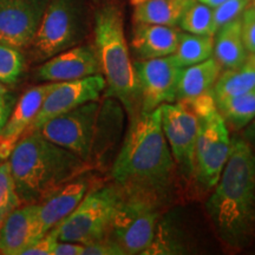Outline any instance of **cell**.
Returning a JSON list of instances; mask_svg holds the SVG:
<instances>
[{"mask_svg":"<svg viewBox=\"0 0 255 255\" xmlns=\"http://www.w3.org/2000/svg\"><path fill=\"white\" fill-rule=\"evenodd\" d=\"M175 164L163 129L161 107L131 119L122 149L111 170L115 183L126 194H136L163 206L173 189Z\"/></svg>","mask_w":255,"mask_h":255,"instance_id":"cell-1","label":"cell"},{"mask_svg":"<svg viewBox=\"0 0 255 255\" xmlns=\"http://www.w3.org/2000/svg\"><path fill=\"white\" fill-rule=\"evenodd\" d=\"M213 189L206 207L219 237L229 247H244L255 232V152L245 138L232 139Z\"/></svg>","mask_w":255,"mask_h":255,"instance_id":"cell-2","label":"cell"},{"mask_svg":"<svg viewBox=\"0 0 255 255\" xmlns=\"http://www.w3.org/2000/svg\"><path fill=\"white\" fill-rule=\"evenodd\" d=\"M8 162L23 205L41 202L89 169L88 162L47 141L38 131L19 139Z\"/></svg>","mask_w":255,"mask_h":255,"instance_id":"cell-3","label":"cell"},{"mask_svg":"<svg viewBox=\"0 0 255 255\" xmlns=\"http://www.w3.org/2000/svg\"><path fill=\"white\" fill-rule=\"evenodd\" d=\"M95 49L105 81V98L120 101L130 120L141 113V95L133 62L124 36L123 15L114 4L95 13Z\"/></svg>","mask_w":255,"mask_h":255,"instance_id":"cell-4","label":"cell"},{"mask_svg":"<svg viewBox=\"0 0 255 255\" xmlns=\"http://www.w3.org/2000/svg\"><path fill=\"white\" fill-rule=\"evenodd\" d=\"M195 111L200 122L195 148L194 178L205 190L213 189L231 154L232 139L228 127L219 114L212 91L193 101H186Z\"/></svg>","mask_w":255,"mask_h":255,"instance_id":"cell-5","label":"cell"},{"mask_svg":"<svg viewBox=\"0 0 255 255\" xmlns=\"http://www.w3.org/2000/svg\"><path fill=\"white\" fill-rule=\"evenodd\" d=\"M122 197L123 191L116 183L88 191L77 208L57 226L58 240L88 245L109 237Z\"/></svg>","mask_w":255,"mask_h":255,"instance_id":"cell-6","label":"cell"},{"mask_svg":"<svg viewBox=\"0 0 255 255\" xmlns=\"http://www.w3.org/2000/svg\"><path fill=\"white\" fill-rule=\"evenodd\" d=\"M85 34V19L79 0H50L30 46L36 62L76 46Z\"/></svg>","mask_w":255,"mask_h":255,"instance_id":"cell-7","label":"cell"},{"mask_svg":"<svg viewBox=\"0 0 255 255\" xmlns=\"http://www.w3.org/2000/svg\"><path fill=\"white\" fill-rule=\"evenodd\" d=\"M161 205L149 197L123 193L109 237L126 254H143L154 237Z\"/></svg>","mask_w":255,"mask_h":255,"instance_id":"cell-8","label":"cell"},{"mask_svg":"<svg viewBox=\"0 0 255 255\" xmlns=\"http://www.w3.org/2000/svg\"><path fill=\"white\" fill-rule=\"evenodd\" d=\"M100 113L98 102H89L49 120L38 132L47 141L70 150L90 163L97 137Z\"/></svg>","mask_w":255,"mask_h":255,"instance_id":"cell-9","label":"cell"},{"mask_svg":"<svg viewBox=\"0 0 255 255\" xmlns=\"http://www.w3.org/2000/svg\"><path fill=\"white\" fill-rule=\"evenodd\" d=\"M162 129L175 164L184 180L194 178L195 148L199 136V117L186 101L161 105Z\"/></svg>","mask_w":255,"mask_h":255,"instance_id":"cell-10","label":"cell"},{"mask_svg":"<svg viewBox=\"0 0 255 255\" xmlns=\"http://www.w3.org/2000/svg\"><path fill=\"white\" fill-rule=\"evenodd\" d=\"M141 95V111L150 113L176 101L177 83L182 68L173 55L133 62Z\"/></svg>","mask_w":255,"mask_h":255,"instance_id":"cell-11","label":"cell"},{"mask_svg":"<svg viewBox=\"0 0 255 255\" xmlns=\"http://www.w3.org/2000/svg\"><path fill=\"white\" fill-rule=\"evenodd\" d=\"M104 90L105 81L102 73L76 81L55 83L26 133L38 131L44 123L53 117L68 113L89 102L98 101Z\"/></svg>","mask_w":255,"mask_h":255,"instance_id":"cell-12","label":"cell"},{"mask_svg":"<svg viewBox=\"0 0 255 255\" xmlns=\"http://www.w3.org/2000/svg\"><path fill=\"white\" fill-rule=\"evenodd\" d=\"M50 0H0V41L30 46Z\"/></svg>","mask_w":255,"mask_h":255,"instance_id":"cell-13","label":"cell"},{"mask_svg":"<svg viewBox=\"0 0 255 255\" xmlns=\"http://www.w3.org/2000/svg\"><path fill=\"white\" fill-rule=\"evenodd\" d=\"M101 73L94 45L73 46L45 60L37 70V77L49 83L82 79Z\"/></svg>","mask_w":255,"mask_h":255,"instance_id":"cell-14","label":"cell"},{"mask_svg":"<svg viewBox=\"0 0 255 255\" xmlns=\"http://www.w3.org/2000/svg\"><path fill=\"white\" fill-rule=\"evenodd\" d=\"M55 83H45L31 88L14 104L0 132V159H7L19 139L23 137L39 113L46 95Z\"/></svg>","mask_w":255,"mask_h":255,"instance_id":"cell-15","label":"cell"},{"mask_svg":"<svg viewBox=\"0 0 255 255\" xmlns=\"http://www.w3.org/2000/svg\"><path fill=\"white\" fill-rule=\"evenodd\" d=\"M38 216V203H24L9 214L0 227V254L21 255L43 237Z\"/></svg>","mask_w":255,"mask_h":255,"instance_id":"cell-16","label":"cell"},{"mask_svg":"<svg viewBox=\"0 0 255 255\" xmlns=\"http://www.w3.org/2000/svg\"><path fill=\"white\" fill-rule=\"evenodd\" d=\"M90 187L91 178L87 171L64 184L38 203V216L44 234L60 225L77 208Z\"/></svg>","mask_w":255,"mask_h":255,"instance_id":"cell-17","label":"cell"},{"mask_svg":"<svg viewBox=\"0 0 255 255\" xmlns=\"http://www.w3.org/2000/svg\"><path fill=\"white\" fill-rule=\"evenodd\" d=\"M181 31L175 26L136 23L131 49L138 60L161 58L176 51Z\"/></svg>","mask_w":255,"mask_h":255,"instance_id":"cell-18","label":"cell"},{"mask_svg":"<svg viewBox=\"0 0 255 255\" xmlns=\"http://www.w3.org/2000/svg\"><path fill=\"white\" fill-rule=\"evenodd\" d=\"M221 70L213 56L201 63L182 68L177 83L176 101H193L208 94L218 81Z\"/></svg>","mask_w":255,"mask_h":255,"instance_id":"cell-19","label":"cell"},{"mask_svg":"<svg viewBox=\"0 0 255 255\" xmlns=\"http://www.w3.org/2000/svg\"><path fill=\"white\" fill-rule=\"evenodd\" d=\"M248 55L241 32V17L228 21L214 34L213 57L222 69H237L247 62Z\"/></svg>","mask_w":255,"mask_h":255,"instance_id":"cell-20","label":"cell"},{"mask_svg":"<svg viewBox=\"0 0 255 255\" xmlns=\"http://www.w3.org/2000/svg\"><path fill=\"white\" fill-rule=\"evenodd\" d=\"M195 0H143L135 5V23L176 26Z\"/></svg>","mask_w":255,"mask_h":255,"instance_id":"cell-21","label":"cell"},{"mask_svg":"<svg viewBox=\"0 0 255 255\" xmlns=\"http://www.w3.org/2000/svg\"><path fill=\"white\" fill-rule=\"evenodd\" d=\"M253 92H255V69L248 62L240 68L227 69L220 73L212 89L215 102Z\"/></svg>","mask_w":255,"mask_h":255,"instance_id":"cell-22","label":"cell"},{"mask_svg":"<svg viewBox=\"0 0 255 255\" xmlns=\"http://www.w3.org/2000/svg\"><path fill=\"white\" fill-rule=\"evenodd\" d=\"M186 253L187 244L183 240L182 232H180L173 219L169 216H164V218L159 216L152 240L143 254L176 255Z\"/></svg>","mask_w":255,"mask_h":255,"instance_id":"cell-23","label":"cell"},{"mask_svg":"<svg viewBox=\"0 0 255 255\" xmlns=\"http://www.w3.org/2000/svg\"><path fill=\"white\" fill-rule=\"evenodd\" d=\"M213 52H214V36L181 32L177 49L173 53V57L178 66L187 68L210 58Z\"/></svg>","mask_w":255,"mask_h":255,"instance_id":"cell-24","label":"cell"},{"mask_svg":"<svg viewBox=\"0 0 255 255\" xmlns=\"http://www.w3.org/2000/svg\"><path fill=\"white\" fill-rule=\"evenodd\" d=\"M219 114L227 127L245 129L255 119V92L215 102Z\"/></svg>","mask_w":255,"mask_h":255,"instance_id":"cell-25","label":"cell"},{"mask_svg":"<svg viewBox=\"0 0 255 255\" xmlns=\"http://www.w3.org/2000/svg\"><path fill=\"white\" fill-rule=\"evenodd\" d=\"M178 26L188 33L214 36L216 31L213 21V8L195 0L186 9Z\"/></svg>","mask_w":255,"mask_h":255,"instance_id":"cell-26","label":"cell"},{"mask_svg":"<svg viewBox=\"0 0 255 255\" xmlns=\"http://www.w3.org/2000/svg\"><path fill=\"white\" fill-rule=\"evenodd\" d=\"M23 205L18 195L9 162L0 164V227L15 208Z\"/></svg>","mask_w":255,"mask_h":255,"instance_id":"cell-27","label":"cell"},{"mask_svg":"<svg viewBox=\"0 0 255 255\" xmlns=\"http://www.w3.org/2000/svg\"><path fill=\"white\" fill-rule=\"evenodd\" d=\"M25 59L18 47L0 41V83L13 85L24 71Z\"/></svg>","mask_w":255,"mask_h":255,"instance_id":"cell-28","label":"cell"},{"mask_svg":"<svg viewBox=\"0 0 255 255\" xmlns=\"http://www.w3.org/2000/svg\"><path fill=\"white\" fill-rule=\"evenodd\" d=\"M251 0H226L222 4L213 8V21L215 31L228 21L241 17L245 9L250 5Z\"/></svg>","mask_w":255,"mask_h":255,"instance_id":"cell-29","label":"cell"},{"mask_svg":"<svg viewBox=\"0 0 255 255\" xmlns=\"http://www.w3.org/2000/svg\"><path fill=\"white\" fill-rule=\"evenodd\" d=\"M57 241H58V231L55 227L30 245L21 255H53Z\"/></svg>","mask_w":255,"mask_h":255,"instance_id":"cell-30","label":"cell"},{"mask_svg":"<svg viewBox=\"0 0 255 255\" xmlns=\"http://www.w3.org/2000/svg\"><path fill=\"white\" fill-rule=\"evenodd\" d=\"M123 248L110 237L84 245L82 255H124Z\"/></svg>","mask_w":255,"mask_h":255,"instance_id":"cell-31","label":"cell"},{"mask_svg":"<svg viewBox=\"0 0 255 255\" xmlns=\"http://www.w3.org/2000/svg\"><path fill=\"white\" fill-rule=\"evenodd\" d=\"M241 32L247 52L255 53V11L250 7L241 14Z\"/></svg>","mask_w":255,"mask_h":255,"instance_id":"cell-32","label":"cell"},{"mask_svg":"<svg viewBox=\"0 0 255 255\" xmlns=\"http://www.w3.org/2000/svg\"><path fill=\"white\" fill-rule=\"evenodd\" d=\"M84 245L71 241H57L53 255H82Z\"/></svg>","mask_w":255,"mask_h":255,"instance_id":"cell-33","label":"cell"},{"mask_svg":"<svg viewBox=\"0 0 255 255\" xmlns=\"http://www.w3.org/2000/svg\"><path fill=\"white\" fill-rule=\"evenodd\" d=\"M15 102L12 96L7 94L0 95V132L4 128L6 121L9 117L12 109H13Z\"/></svg>","mask_w":255,"mask_h":255,"instance_id":"cell-34","label":"cell"},{"mask_svg":"<svg viewBox=\"0 0 255 255\" xmlns=\"http://www.w3.org/2000/svg\"><path fill=\"white\" fill-rule=\"evenodd\" d=\"M244 138L250 143V144H255V119L248 124L245 129Z\"/></svg>","mask_w":255,"mask_h":255,"instance_id":"cell-35","label":"cell"},{"mask_svg":"<svg viewBox=\"0 0 255 255\" xmlns=\"http://www.w3.org/2000/svg\"><path fill=\"white\" fill-rule=\"evenodd\" d=\"M197 1L203 2V4L208 5L209 7L214 8V7H216V6H219L220 4H222L223 1H226V0H197Z\"/></svg>","mask_w":255,"mask_h":255,"instance_id":"cell-36","label":"cell"},{"mask_svg":"<svg viewBox=\"0 0 255 255\" xmlns=\"http://www.w3.org/2000/svg\"><path fill=\"white\" fill-rule=\"evenodd\" d=\"M247 62L251 64L252 66L255 69V53H251V55H248V58H247Z\"/></svg>","mask_w":255,"mask_h":255,"instance_id":"cell-37","label":"cell"},{"mask_svg":"<svg viewBox=\"0 0 255 255\" xmlns=\"http://www.w3.org/2000/svg\"><path fill=\"white\" fill-rule=\"evenodd\" d=\"M4 94H7V89H6V85L0 83V95H4Z\"/></svg>","mask_w":255,"mask_h":255,"instance_id":"cell-38","label":"cell"},{"mask_svg":"<svg viewBox=\"0 0 255 255\" xmlns=\"http://www.w3.org/2000/svg\"><path fill=\"white\" fill-rule=\"evenodd\" d=\"M247 7H250V8L253 9V11H255V0H251L250 5H248Z\"/></svg>","mask_w":255,"mask_h":255,"instance_id":"cell-39","label":"cell"},{"mask_svg":"<svg viewBox=\"0 0 255 255\" xmlns=\"http://www.w3.org/2000/svg\"><path fill=\"white\" fill-rule=\"evenodd\" d=\"M94 1H98V0H94Z\"/></svg>","mask_w":255,"mask_h":255,"instance_id":"cell-40","label":"cell"}]
</instances>
